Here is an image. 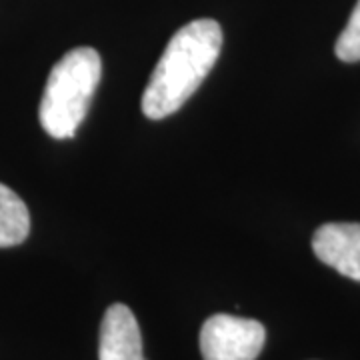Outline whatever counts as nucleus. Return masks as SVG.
I'll list each match as a JSON object with an SVG mask.
<instances>
[{"instance_id": "f03ea898", "label": "nucleus", "mask_w": 360, "mask_h": 360, "mask_svg": "<svg viewBox=\"0 0 360 360\" xmlns=\"http://www.w3.org/2000/svg\"><path fill=\"white\" fill-rule=\"evenodd\" d=\"M101 77V54L90 46L66 52L52 66L39 106L40 127L52 139H72L77 134Z\"/></svg>"}, {"instance_id": "423d86ee", "label": "nucleus", "mask_w": 360, "mask_h": 360, "mask_svg": "<svg viewBox=\"0 0 360 360\" xmlns=\"http://www.w3.org/2000/svg\"><path fill=\"white\" fill-rule=\"evenodd\" d=\"M28 232H30L28 206L13 188L0 184V248L25 243Z\"/></svg>"}, {"instance_id": "f257e3e1", "label": "nucleus", "mask_w": 360, "mask_h": 360, "mask_svg": "<svg viewBox=\"0 0 360 360\" xmlns=\"http://www.w3.org/2000/svg\"><path fill=\"white\" fill-rule=\"evenodd\" d=\"M222 28L200 18L184 25L168 40L148 86L142 94V112L150 120L174 115L193 96L219 60Z\"/></svg>"}, {"instance_id": "20e7f679", "label": "nucleus", "mask_w": 360, "mask_h": 360, "mask_svg": "<svg viewBox=\"0 0 360 360\" xmlns=\"http://www.w3.org/2000/svg\"><path fill=\"white\" fill-rule=\"evenodd\" d=\"M312 250L324 264L360 283V224H324L312 236Z\"/></svg>"}, {"instance_id": "39448f33", "label": "nucleus", "mask_w": 360, "mask_h": 360, "mask_svg": "<svg viewBox=\"0 0 360 360\" xmlns=\"http://www.w3.org/2000/svg\"><path fill=\"white\" fill-rule=\"evenodd\" d=\"M98 360H144L136 316L127 304H112L104 312L98 338Z\"/></svg>"}, {"instance_id": "0eeeda50", "label": "nucleus", "mask_w": 360, "mask_h": 360, "mask_svg": "<svg viewBox=\"0 0 360 360\" xmlns=\"http://www.w3.org/2000/svg\"><path fill=\"white\" fill-rule=\"evenodd\" d=\"M336 56L342 63H359L360 60V0L348 18L345 30L336 40Z\"/></svg>"}, {"instance_id": "7ed1b4c3", "label": "nucleus", "mask_w": 360, "mask_h": 360, "mask_svg": "<svg viewBox=\"0 0 360 360\" xmlns=\"http://www.w3.org/2000/svg\"><path fill=\"white\" fill-rule=\"evenodd\" d=\"M205 360H257L266 342V328L258 321L232 314H214L200 328Z\"/></svg>"}]
</instances>
